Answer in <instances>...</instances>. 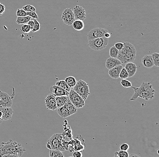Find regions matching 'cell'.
Returning <instances> with one entry per match:
<instances>
[{"label":"cell","mask_w":159,"mask_h":157,"mask_svg":"<svg viewBox=\"0 0 159 157\" xmlns=\"http://www.w3.org/2000/svg\"><path fill=\"white\" fill-rule=\"evenodd\" d=\"M25 148L20 143L10 139L8 141L2 142L0 145V157H18L22 155Z\"/></svg>","instance_id":"1"},{"label":"cell","mask_w":159,"mask_h":157,"mask_svg":"<svg viewBox=\"0 0 159 157\" xmlns=\"http://www.w3.org/2000/svg\"><path fill=\"white\" fill-rule=\"evenodd\" d=\"M134 93L130 99V101H135L138 97L143 98L146 101L152 100L155 97V90L150 82H144L139 87H133Z\"/></svg>","instance_id":"2"},{"label":"cell","mask_w":159,"mask_h":157,"mask_svg":"<svg viewBox=\"0 0 159 157\" xmlns=\"http://www.w3.org/2000/svg\"><path fill=\"white\" fill-rule=\"evenodd\" d=\"M124 43V47L119 51L117 58L123 64L133 62L136 58L137 50L136 48L129 42H125Z\"/></svg>","instance_id":"3"},{"label":"cell","mask_w":159,"mask_h":157,"mask_svg":"<svg viewBox=\"0 0 159 157\" xmlns=\"http://www.w3.org/2000/svg\"><path fill=\"white\" fill-rule=\"evenodd\" d=\"M62 137L61 134L59 133L52 135L48 141L46 146L51 150H57L61 151H64L65 150L62 146Z\"/></svg>","instance_id":"4"},{"label":"cell","mask_w":159,"mask_h":157,"mask_svg":"<svg viewBox=\"0 0 159 157\" xmlns=\"http://www.w3.org/2000/svg\"><path fill=\"white\" fill-rule=\"evenodd\" d=\"M109 43V39L104 36L88 40V45L91 49L95 51L103 50Z\"/></svg>","instance_id":"5"},{"label":"cell","mask_w":159,"mask_h":157,"mask_svg":"<svg viewBox=\"0 0 159 157\" xmlns=\"http://www.w3.org/2000/svg\"><path fill=\"white\" fill-rule=\"evenodd\" d=\"M69 147L68 150L70 151L74 152L75 151H83L85 147V141L81 135H78L76 138L68 141Z\"/></svg>","instance_id":"6"},{"label":"cell","mask_w":159,"mask_h":157,"mask_svg":"<svg viewBox=\"0 0 159 157\" xmlns=\"http://www.w3.org/2000/svg\"><path fill=\"white\" fill-rule=\"evenodd\" d=\"M72 89L83 98L84 101L90 94L88 83L85 81L80 80L76 82V84Z\"/></svg>","instance_id":"7"},{"label":"cell","mask_w":159,"mask_h":157,"mask_svg":"<svg viewBox=\"0 0 159 157\" xmlns=\"http://www.w3.org/2000/svg\"><path fill=\"white\" fill-rule=\"evenodd\" d=\"M68 96L70 101L77 109L82 108L85 105L84 101L83 98L72 88L70 91Z\"/></svg>","instance_id":"8"},{"label":"cell","mask_w":159,"mask_h":157,"mask_svg":"<svg viewBox=\"0 0 159 157\" xmlns=\"http://www.w3.org/2000/svg\"><path fill=\"white\" fill-rule=\"evenodd\" d=\"M61 20L66 25H72V23L75 19L71 8H70L65 9L63 11L61 14Z\"/></svg>","instance_id":"9"},{"label":"cell","mask_w":159,"mask_h":157,"mask_svg":"<svg viewBox=\"0 0 159 157\" xmlns=\"http://www.w3.org/2000/svg\"><path fill=\"white\" fill-rule=\"evenodd\" d=\"M107 32H108L107 30L104 29L100 27L93 29L88 32L87 35V39L89 40L100 37H103L104 34Z\"/></svg>","instance_id":"10"},{"label":"cell","mask_w":159,"mask_h":157,"mask_svg":"<svg viewBox=\"0 0 159 157\" xmlns=\"http://www.w3.org/2000/svg\"><path fill=\"white\" fill-rule=\"evenodd\" d=\"M45 105L48 110L54 111L57 109L56 96L53 94H49L45 99Z\"/></svg>","instance_id":"11"},{"label":"cell","mask_w":159,"mask_h":157,"mask_svg":"<svg viewBox=\"0 0 159 157\" xmlns=\"http://www.w3.org/2000/svg\"><path fill=\"white\" fill-rule=\"evenodd\" d=\"M12 105V101L9 95L0 90V107H11Z\"/></svg>","instance_id":"12"},{"label":"cell","mask_w":159,"mask_h":157,"mask_svg":"<svg viewBox=\"0 0 159 157\" xmlns=\"http://www.w3.org/2000/svg\"><path fill=\"white\" fill-rule=\"evenodd\" d=\"M73 12L75 20L84 21L86 18L85 10L80 6H75L73 8Z\"/></svg>","instance_id":"13"},{"label":"cell","mask_w":159,"mask_h":157,"mask_svg":"<svg viewBox=\"0 0 159 157\" xmlns=\"http://www.w3.org/2000/svg\"><path fill=\"white\" fill-rule=\"evenodd\" d=\"M0 111L2 112V121H7L12 118L14 113L13 110L11 107H0Z\"/></svg>","instance_id":"14"},{"label":"cell","mask_w":159,"mask_h":157,"mask_svg":"<svg viewBox=\"0 0 159 157\" xmlns=\"http://www.w3.org/2000/svg\"><path fill=\"white\" fill-rule=\"evenodd\" d=\"M49 90L55 96H68L69 93L64 89L56 85L50 87Z\"/></svg>","instance_id":"15"},{"label":"cell","mask_w":159,"mask_h":157,"mask_svg":"<svg viewBox=\"0 0 159 157\" xmlns=\"http://www.w3.org/2000/svg\"><path fill=\"white\" fill-rule=\"evenodd\" d=\"M123 67V66L121 64V65L114 67L111 69H109L108 72L109 76L113 79H118L119 78L120 71L122 70Z\"/></svg>","instance_id":"16"},{"label":"cell","mask_w":159,"mask_h":157,"mask_svg":"<svg viewBox=\"0 0 159 157\" xmlns=\"http://www.w3.org/2000/svg\"><path fill=\"white\" fill-rule=\"evenodd\" d=\"M121 64L122 63L121 62L118 58L110 57L108 58L106 60L105 62V67L108 70H109L114 67L121 65Z\"/></svg>","instance_id":"17"},{"label":"cell","mask_w":159,"mask_h":157,"mask_svg":"<svg viewBox=\"0 0 159 157\" xmlns=\"http://www.w3.org/2000/svg\"><path fill=\"white\" fill-rule=\"evenodd\" d=\"M125 68L127 70L129 77H132L135 75L137 70V67L133 62H129L126 63Z\"/></svg>","instance_id":"18"},{"label":"cell","mask_w":159,"mask_h":157,"mask_svg":"<svg viewBox=\"0 0 159 157\" xmlns=\"http://www.w3.org/2000/svg\"><path fill=\"white\" fill-rule=\"evenodd\" d=\"M142 63L146 68H151L154 66L152 55H145L142 59Z\"/></svg>","instance_id":"19"},{"label":"cell","mask_w":159,"mask_h":157,"mask_svg":"<svg viewBox=\"0 0 159 157\" xmlns=\"http://www.w3.org/2000/svg\"><path fill=\"white\" fill-rule=\"evenodd\" d=\"M69 101L68 96H56V101L57 108L64 106Z\"/></svg>","instance_id":"20"},{"label":"cell","mask_w":159,"mask_h":157,"mask_svg":"<svg viewBox=\"0 0 159 157\" xmlns=\"http://www.w3.org/2000/svg\"><path fill=\"white\" fill-rule=\"evenodd\" d=\"M57 109V114L61 118H66L70 116L69 111L67 110L65 106L60 107Z\"/></svg>","instance_id":"21"},{"label":"cell","mask_w":159,"mask_h":157,"mask_svg":"<svg viewBox=\"0 0 159 157\" xmlns=\"http://www.w3.org/2000/svg\"><path fill=\"white\" fill-rule=\"evenodd\" d=\"M72 25L73 28L77 31H80L84 29V23L83 21L75 20Z\"/></svg>","instance_id":"22"},{"label":"cell","mask_w":159,"mask_h":157,"mask_svg":"<svg viewBox=\"0 0 159 157\" xmlns=\"http://www.w3.org/2000/svg\"><path fill=\"white\" fill-rule=\"evenodd\" d=\"M65 131L61 134L62 135V139L65 141H69L70 140L72 139V133H71V130L70 127L67 129H64Z\"/></svg>","instance_id":"23"},{"label":"cell","mask_w":159,"mask_h":157,"mask_svg":"<svg viewBox=\"0 0 159 157\" xmlns=\"http://www.w3.org/2000/svg\"><path fill=\"white\" fill-rule=\"evenodd\" d=\"M64 106H65L66 109L69 111L70 116L73 115L74 114H75V113L77 112V108L75 107L74 105L71 103V102H70V100L69 101L64 105Z\"/></svg>","instance_id":"24"},{"label":"cell","mask_w":159,"mask_h":157,"mask_svg":"<svg viewBox=\"0 0 159 157\" xmlns=\"http://www.w3.org/2000/svg\"><path fill=\"white\" fill-rule=\"evenodd\" d=\"M31 18L29 16H27L24 17H17L16 23L18 25H24L27 24Z\"/></svg>","instance_id":"25"},{"label":"cell","mask_w":159,"mask_h":157,"mask_svg":"<svg viewBox=\"0 0 159 157\" xmlns=\"http://www.w3.org/2000/svg\"><path fill=\"white\" fill-rule=\"evenodd\" d=\"M65 81L66 82L68 86L70 88H73L76 84V79L75 78L74 76H69L66 77L65 79Z\"/></svg>","instance_id":"26"},{"label":"cell","mask_w":159,"mask_h":157,"mask_svg":"<svg viewBox=\"0 0 159 157\" xmlns=\"http://www.w3.org/2000/svg\"><path fill=\"white\" fill-rule=\"evenodd\" d=\"M55 85L64 89V90L68 92V93L71 89V88L66 84L65 80H60V81H57Z\"/></svg>","instance_id":"27"},{"label":"cell","mask_w":159,"mask_h":157,"mask_svg":"<svg viewBox=\"0 0 159 157\" xmlns=\"http://www.w3.org/2000/svg\"><path fill=\"white\" fill-rule=\"evenodd\" d=\"M50 157H63V155L62 151L57 150H51L49 152Z\"/></svg>","instance_id":"28"},{"label":"cell","mask_w":159,"mask_h":157,"mask_svg":"<svg viewBox=\"0 0 159 157\" xmlns=\"http://www.w3.org/2000/svg\"><path fill=\"white\" fill-rule=\"evenodd\" d=\"M119 53V50H118L114 46L111 47L109 49V55L110 57L117 58Z\"/></svg>","instance_id":"29"},{"label":"cell","mask_w":159,"mask_h":157,"mask_svg":"<svg viewBox=\"0 0 159 157\" xmlns=\"http://www.w3.org/2000/svg\"><path fill=\"white\" fill-rule=\"evenodd\" d=\"M152 58L153 61L155 66L159 67V53H154L152 54Z\"/></svg>","instance_id":"30"},{"label":"cell","mask_w":159,"mask_h":157,"mask_svg":"<svg viewBox=\"0 0 159 157\" xmlns=\"http://www.w3.org/2000/svg\"><path fill=\"white\" fill-rule=\"evenodd\" d=\"M114 156L118 157H129V154L127 151L120 150L119 151L115 152Z\"/></svg>","instance_id":"31"},{"label":"cell","mask_w":159,"mask_h":157,"mask_svg":"<svg viewBox=\"0 0 159 157\" xmlns=\"http://www.w3.org/2000/svg\"><path fill=\"white\" fill-rule=\"evenodd\" d=\"M128 77H129V74H128L127 70H126L125 67H123L122 70L120 71L119 78L122 79H127Z\"/></svg>","instance_id":"32"},{"label":"cell","mask_w":159,"mask_h":157,"mask_svg":"<svg viewBox=\"0 0 159 157\" xmlns=\"http://www.w3.org/2000/svg\"><path fill=\"white\" fill-rule=\"evenodd\" d=\"M121 85L125 88H129L132 86V84L131 82L128 80L125 79H122L120 81Z\"/></svg>","instance_id":"33"},{"label":"cell","mask_w":159,"mask_h":157,"mask_svg":"<svg viewBox=\"0 0 159 157\" xmlns=\"http://www.w3.org/2000/svg\"><path fill=\"white\" fill-rule=\"evenodd\" d=\"M20 30L24 33L28 34L31 31V29L30 26L27 24H26L22 25L20 29Z\"/></svg>","instance_id":"34"},{"label":"cell","mask_w":159,"mask_h":157,"mask_svg":"<svg viewBox=\"0 0 159 157\" xmlns=\"http://www.w3.org/2000/svg\"><path fill=\"white\" fill-rule=\"evenodd\" d=\"M22 9H23L25 12H35L36 9L34 6L32 5H25L24 6L22 7Z\"/></svg>","instance_id":"35"},{"label":"cell","mask_w":159,"mask_h":157,"mask_svg":"<svg viewBox=\"0 0 159 157\" xmlns=\"http://www.w3.org/2000/svg\"><path fill=\"white\" fill-rule=\"evenodd\" d=\"M34 21V25L32 31L33 32H36L38 31L39 30L40 28V25L39 22L36 19H33Z\"/></svg>","instance_id":"36"},{"label":"cell","mask_w":159,"mask_h":157,"mask_svg":"<svg viewBox=\"0 0 159 157\" xmlns=\"http://www.w3.org/2000/svg\"><path fill=\"white\" fill-rule=\"evenodd\" d=\"M16 16L17 17H24L27 16V12L22 9H18L16 12Z\"/></svg>","instance_id":"37"},{"label":"cell","mask_w":159,"mask_h":157,"mask_svg":"<svg viewBox=\"0 0 159 157\" xmlns=\"http://www.w3.org/2000/svg\"><path fill=\"white\" fill-rule=\"evenodd\" d=\"M27 15L29 16L33 19H38V16L35 12H27Z\"/></svg>","instance_id":"38"},{"label":"cell","mask_w":159,"mask_h":157,"mask_svg":"<svg viewBox=\"0 0 159 157\" xmlns=\"http://www.w3.org/2000/svg\"><path fill=\"white\" fill-rule=\"evenodd\" d=\"M119 149L123 151H128L129 149V146L128 144H126V143H124L122 144V145H120L119 146Z\"/></svg>","instance_id":"39"},{"label":"cell","mask_w":159,"mask_h":157,"mask_svg":"<svg viewBox=\"0 0 159 157\" xmlns=\"http://www.w3.org/2000/svg\"><path fill=\"white\" fill-rule=\"evenodd\" d=\"M124 43L119 42L115 43L114 44V46L117 48L118 50L120 51L124 47Z\"/></svg>","instance_id":"40"},{"label":"cell","mask_w":159,"mask_h":157,"mask_svg":"<svg viewBox=\"0 0 159 157\" xmlns=\"http://www.w3.org/2000/svg\"><path fill=\"white\" fill-rule=\"evenodd\" d=\"M72 156L73 157H81L82 156V152L80 151H75L72 153Z\"/></svg>","instance_id":"41"},{"label":"cell","mask_w":159,"mask_h":157,"mask_svg":"<svg viewBox=\"0 0 159 157\" xmlns=\"http://www.w3.org/2000/svg\"><path fill=\"white\" fill-rule=\"evenodd\" d=\"M5 10H6L5 6L0 2V16L2 15L4 13Z\"/></svg>","instance_id":"42"},{"label":"cell","mask_w":159,"mask_h":157,"mask_svg":"<svg viewBox=\"0 0 159 157\" xmlns=\"http://www.w3.org/2000/svg\"><path fill=\"white\" fill-rule=\"evenodd\" d=\"M34 21L33 19H32V18L28 22L27 24L30 26L31 29V30H32L33 28L34 25Z\"/></svg>","instance_id":"43"},{"label":"cell","mask_w":159,"mask_h":157,"mask_svg":"<svg viewBox=\"0 0 159 157\" xmlns=\"http://www.w3.org/2000/svg\"><path fill=\"white\" fill-rule=\"evenodd\" d=\"M104 36L106 38L109 39L111 36V35L109 33V32H107L104 34Z\"/></svg>","instance_id":"44"},{"label":"cell","mask_w":159,"mask_h":157,"mask_svg":"<svg viewBox=\"0 0 159 157\" xmlns=\"http://www.w3.org/2000/svg\"><path fill=\"white\" fill-rule=\"evenodd\" d=\"M2 111H0V120L1 121H2Z\"/></svg>","instance_id":"45"},{"label":"cell","mask_w":159,"mask_h":157,"mask_svg":"<svg viewBox=\"0 0 159 157\" xmlns=\"http://www.w3.org/2000/svg\"><path fill=\"white\" fill-rule=\"evenodd\" d=\"M132 156L139 157V156L138 155H134V154H132V155H129V157H132Z\"/></svg>","instance_id":"46"},{"label":"cell","mask_w":159,"mask_h":157,"mask_svg":"<svg viewBox=\"0 0 159 157\" xmlns=\"http://www.w3.org/2000/svg\"><path fill=\"white\" fill-rule=\"evenodd\" d=\"M159 149H157V153L158 155H159Z\"/></svg>","instance_id":"47"},{"label":"cell","mask_w":159,"mask_h":157,"mask_svg":"<svg viewBox=\"0 0 159 157\" xmlns=\"http://www.w3.org/2000/svg\"><path fill=\"white\" fill-rule=\"evenodd\" d=\"M2 121H1V120H0V125H1V124H2Z\"/></svg>","instance_id":"48"}]
</instances>
